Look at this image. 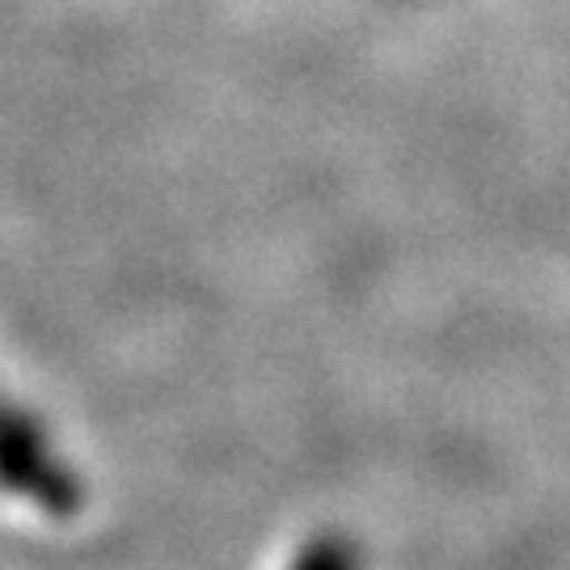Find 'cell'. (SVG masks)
<instances>
[{"mask_svg":"<svg viewBox=\"0 0 570 570\" xmlns=\"http://www.w3.org/2000/svg\"><path fill=\"white\" fill-rule=\"evenodd\" d=\"M0 490L60 520L85 508L77 469L56 452L39 419L9 397H0Z\"/></svg>","mask_w":570,"mask_h":570,"instance_id":"cell-1","label":"cell"},{"mask_svg":"<svg viewBox=\"0 0 570 570\" xmlns=\"http://www.w3.org/2000/svg\"><path fill=\"white\" fill-rule=\"evenodd\" d=\"M287 570H367V553L346 532H317L296 550Z\"/></svg>","mask_w":570,"mask_h":570,"instance_id":"cell-2","label":"cell"}]
</instances>
